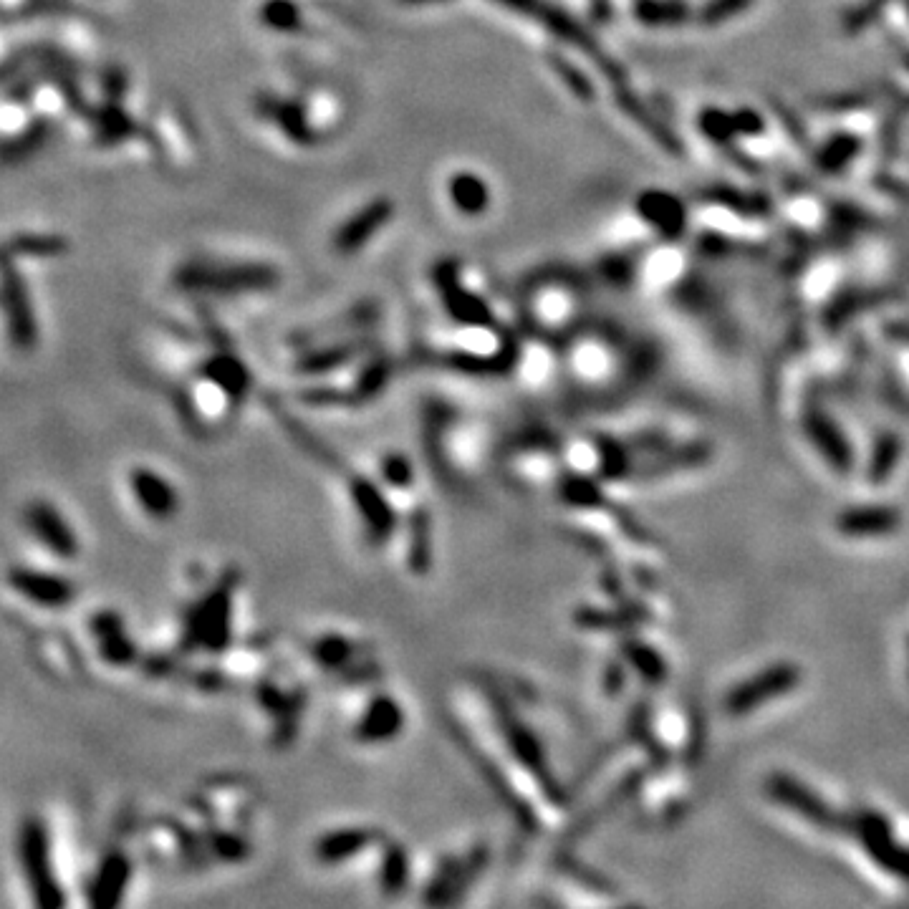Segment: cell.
<instances>
[{
    "instance_id": "obj_1",
    "label": "cell",
    "mask_w": 909,
    "mask_h": 909,
    "mask_svg": "<svg viewBox=\"0 0 909 909\" xmlns=\"http://www.w3.org/2000/svg\"><path fill=\"white\" fill-rule=\"evenodd\" d=\"M495 3L505 6L508 11L518 13V16L533 18V21L541 23V26L546 28V31H551L556 38H561V41H566L569 46H574V48H579V51H584V54H589L591 59L599 64V69L609 76L612 86L627 84V71H624L622 66L612 59V56L601 51L599 43H596V38L591 36V33L586 31V28L581 26L574 16H571V13L561 11L559 6H553V3H548V0H495Z\"/></svg>"
},
{
    "instance_id": "obj_2",
    "label": "cell",
    "mask_w": 909,
    "mask_h": 909,
    "mask_svg": "<svg viewBox=\"0 0 909 909\" xmlns=\"http://www.w3.org/2000/svg\"><path fill=\"white\" fill-rule=\"evenodd\" d=\"M407 730V707L389 690H364L351 713L349 738L364 748L389 745Z\"/></svg>"
},
{
    "instance_id": "obj_3",
    "label": "cell",
    "mask_w": 909,
    "mask_h": 909,
    "mask_svg": "<svg viewBox=\"0 0 909 909\" xmlns=\"http://www.w3.org/2000/svg\"><path fill=\"white\" fill-rule=\"evenodd\" d=\"M23 874L31 887L33 902L38 907L56 909L66 904V894L61 882L54 874V859H51V839H48L46 824L41 819H28L21 829L18 841Z\"/></svg>"
},
{
    "instance_id": "obj_4",
    "label": "cell",
    "mask_w": 909,
    "mask_h": 909,
    "mask_svg": "<svg viewBox=\"0 0 909 909\" xmlns=\"http://www.w3.org/2000/svg\"><path fill=\"white\" fill-rule=\"evenodd\" d=\"M303 652L316 670L336 677H344L346 672L367 675V667L372 665V647L367 639L346 629H321L306 639Z\"/></svg>"
},
{
    "instance_id": "obj_5",
    "label": "cell",
    "mask_w": 909,
    "mask_h": 909,
    "mask_svg": "<svg viewBox=\"0 0 909 909\" xmlns=\"http://www.w3.org/2000/svg\"><path fill=\"white\" fill-rule=\"evenodd\" d=\"M798 682H801V670L796 665H791V662L773 665L753 675L750 680L740 682L735 690H730L723 700V710L733 718H740V715L758 710V705H763V702L776 700V697L791 692Z\"/></svg>"
},
{
    "instance_id": "obj_6",
    "label": "cell",
    "mask_w": 909,
    "mask_h": 909,
    "mask_svg": "<svg viewBox=\"0 0 909 909\" xmlns=\"http://www.w3.org/2000/svg\"><path fill=\"white\" fill-rule=\"evenodd\" d=\"M180 281L190 288H205L218 293L266 291L278 286V273L268 266H190L180 273Z\"/></svg>"
},
{
    "instance_id": "obj_7",
    "label": "cell",
    "mask_w": 909,
    "mask_h": 909,
    "mask_svg": "<svg viewBox=\"0 0 909 909\" xmlns=\"http://www.w3.org/2000/svg\"><path fill=\"white\" fill-rule=\"evenodd\" d=\"M382 841L384 836L372 826H339L314 841V856L321 867H349Z\"/></svg>"
},
{
    "instance_id": "obj_8",
    "label": "cell",
    "mask_w": 909,
    "mask_h": 909,
    "mask_svg": "<svg viewBox=\"0 0 909 909\" xmlns=\"http://www.w3.org/2000/svg\"><path fill=\"white\" fill-rule=\"evenodd\" d=\"M129 490L139 511L152 521H172L182 508V495L165 473L155 468H134L129 473Z\"/></svg>"
},
{
    "instance_id": "obj_9",
    "label": "cell",
    "mask_w": 909,
    "mask_h": 909,
    "mask_svg": "<svg viewBox=\"0 0 909 909\" xmlns=\"http://www.w3.org/2000/svg\"><path fill=\"white\" fill-rule=\"evenodd\" d=\"M854 829L862 839L867 854H872V859L879 867H884V872H892L904 882H909V849L894 841L892 829L884 821V816L864 811L854 819Z\"/></svg>"
},
{
    "instance_id": "obj_10",
    "label": "cell",
    "mask_w": 909,
    "mask_h": 909,
    "mask_svg": "<svg viewBox=\"0 0 909 909\" xmlns=\"http://www.w3.org/2000/svg\"><path fill=\"white\" fill-rule=\"evenodd\" d=\"M435 286L440 291L442 301H445L447 314L455 321L465 326H478V329H490L495 324L493 314L485 306L483 298H478L475 293H470L468 288L460 283L458 268L452 261H442L435 271Z\"/></svg>"
},
{
    "instance_id": "obj_11",
    "label": "cell",
    "mask_w": 909,
    "mask_h": 909,
    "mask_svg": "<svg viewBox=\"0 0 909 909\" xmlns=\"http://www.w3.org/2000/svg\"><path fill=\"white\" fill-rule=\"evenodd\" d=\"M637 213L665 240H680L687 233L685 202L667 190H644L637 197Z\"/></svg>"
},
{
    "instance_id": "obj_12",
    "label": "cell",
    "mask_w": 909,
    "mask_h": 909,
    "mask_svg": "<svg viewBox=\"0 0 909 909\" xmlns=\"http://www.w3.org/2000/svg\"><path fill=\"white\" fill-rule=\"evenodd\" d=\"M768 793H771L773 801L783 803V806H788L791 811H796L798 816H803V819L811 821V824L821 826V829L836 831L841 826L839 816H836L816 793L803 788L801 783L793 781L791 776H783V773L771 776V781H768Z\"/></svg>"
},
{
    "instance_id": "obj_13",
    "label": "cell",
    "mask_w": 909,
    "mask_h": 909,
    "mask_svg": "<svg viewBox=\"0 0 909 909\" xmlns=\"http://www.w3.org/2000/svg\"><path fill=\"white\" fill-rule=\"evenodd\" d=\"M13 589L21 596H26L33 604L43 606V609H64L66 604H71L76 596L74 581L66 576L46 574V571H33V569H13L8 574Z\"/></svg>"
},
{
    "instance_id": "obj_14",
    "label": "cell",
    "mask_w": 909,
    "mask_h": 909,
    "mask_svg": "<svg viewBox=\"0 0 909 909\" xmlns=\"http://www.w3.org/2000/svg\"><path fill=\"white\" fill-rule=\"evenodd\" d=\"M26 521L33 536L54 556H59V559H74L76 553H79V538L71 531L69 521L51 503H46V500L31 503V508L26 511Z\"/></svg>"
},
{
    "instance_id": "obj_15",
    "label": "cell",
    "mask_w": 909,
    "mask_h": 909,
    "mask_svg": "<svg viewBox=\"0 0 909 909\" xmlns=\"http://www.w3.org/2000/svg\"><path fill=\"white\" fill-rule=\"evenodd\" d=\"M899 296V291L889 286H849L844 291L836 293L834 298L829 301V306L824 309V326L826 329L836 331L846 324L854 316L864 314V311H872L884 306V303L894 301Z\"/></svg>"
},
{
    "instance_id": "obj_16",
    "label": "cell",
    "mask_w": 909,
    "mask_h": 909,
    "mask_svg": "<svg viewBox=\"0 0 909 909\" xmlns=\"http://www.w3.org/2000/svg\"><path fill=\"white\" fill-rule=\"evenodd\" d=\"M394 213V205L389 197H379V200L369 202L367 208L359 210L354 218L349 220L346 225H341V230L336 233L334 238V248L336 253L341 256H351V253H357L362 250L384 225L389 223Z\"/></svg>"
},
{
    "instance_id": "obj_17",
    "label": "cell",
    "mask_w": 909,
    "mask_h": 909,
    "mask_svg": "<svg viewBox=\"0 0 909 909\" xmlns=\"http://www.w3.org/2000/svg\"><path fill=\"white\" fill-rule=\"evenodd\" d=\"M91 634L99 644V654L104 662L114 667H127L137 662V644L127 634L122 614L104 609V612L91 617Z\"/></svg>"
},
{
    "instance_id": "obj_18",
    "label": "cell",
    "mask_w": 909,
    "mask_h": 909,
    "mask_svg": "<svg viewBox=\"0 0 909 909\" xmlns=\"http://www.w3.org/2000/svg\"><path fill=\"white\" fill-rule=\"evenodd\" d=\"M129 882H132V862L124 851H109L101 859L96 877L89 884V904L91 907H114L127 894Z\"/></svg>"
},
{
    "instance_id": "obj_19",
    "label": "cell",
    "mask_w": 909,
    "mask_h": 909,
    "mask_svg": "<svg viewBox=\"0 0 909 909\" xmlns=\"http://www.w3.org/2000/svg\"><path fill=\"white\" fill-rule=\"evenodd\" d=\"M614 101H617V107L622 109L629 119L637 122V127L642 129V132H647L649 137L654 139V144H660V147L665 149L667 155H675V157L685 155V147H682L680 137H677V134L672 132V129L667 127V124L662 122V119L657 117L652 109H647V104H644V101L639 99V96L634 94L627 84L614 86Z\"/></svg>"
},
{
    "instance_id": "obj_20",
    "label": "cell",
    "mask_w": 909,
    "mask_h": 909,
    "mask_svg": "<svg viewBox=\"0 0 909 909\" xmlns=\"http://www.w3.org/2000/svg\"><path fill=\"white\" fill-rule=\"evenodd\" d=\"M697 200L715 208H725L743 218H768L773 213V200L763 192H748L740 187H730L718 182V185H707L697 192Z\"/></svg>"
},
{
    "instance_id": "obj_21",
    "label": "cell",
    "mask_w": 909,
    "mask_h": 909,
    "mask_svg": "<svg viewBox=\"0 0 909 909\" xmlns=\"http://www.w3.org/2000/svg\"><path fill=\"white\" fill-rule=\"evenodd\" d=\"M258 112H261L263 117L273 119V122L278 124V129L296 144H303V147L316 144L314 127H311V122L306 119V112H303L301 107H296V104L273 99V96H261V99H258Z\"/></svg>"
},
{
    "instance_id": "obj_22",
    "label": "cell",
    "mask_w": 909,
    "mask_h": 909,
    "mask_svg": "<svg viewBox=\"0 0 909 909\" xmlns=\"http://www.w3.org/2000/svg\"><path fill=\"white\" fill-rule=\"evenodd\" d=\"M899 526V511L894 508H851V511H844L836 521V528H839L844 536H856V538H867V536H887V533H894Z\"/></svg>"
},
{
    "instance_id": "obj_23",
    "label": "cell",
    "mask_w": 909,
    "mask_h": 909,
    "mask_svg": "<svg viewBox=\"0 0 909 909\" xmlns=\"http://www.w3.org/2000/svg\"><path fill=\"white\" fill-rule=\"evenodd\" d=\"M806 432L811 435V440L816 442L819 452L824 455L829 463H834L836 470H849L851 468V450L846 445L844 435L839 432V427L821 412H811L806 415Z\"/></svg>"
},
{
    "instance_id": "obj_24",
    "label": "cell",
    "mask_w": 909,
    "mask_h": 909,
    "mask_svg": "<svg viewBox=\"0 0 909 909\" xmlns=\"http://www.w3.org/2000/svg\"><path fill=\"white\" fill-rule=\"evenodd\" d=\"M634 18L649 28H677L690 23L692 11L685 0H637Z\"/></svg>"
},
{
    "instance_id": "obj_25",
    "label": "cell",
    "mask_w": 909,
    "mask_h": 909,
    "mask_svg": "<svg viewBox=\"0 0 909 909\" xmlns=\"http://www.w3.org/2000/svg\"><path fill=\"white\" fill-rule=\"evenodd\" d=\"M859 152H862V139L851 132H841L816 149L814 160L824 175H841L859 157Z\"/></svg>"
},
{
    "instance_id": "obj_26",
    "label": "cell",
    "mask_w": 909,
    "mask_h": 909,
    "mask_svg": "<svg viewBox=\"0 0 909 909\" xmlns=\"http://www.w3.org/2000/svg\"><path fill=\"white\" fill-rule=\"evenodd\" d=\"M450 197L455 202V208L465 215H480L483 210H488L490 202L488 185L478 175H470V172H460V175L452 177Z\"/></svg>"
},
{
    "instance_id": "obj_27",
    "label": "cell",
    "mask_w": 909,
    "mask_h": 909,
    "mask_svg": "<svg viewBox=\"0 0 909 909\" xmlns=\"http://www.w3.org/2000/svg\"><path fill=\"white\" fill-rule=\"evenodd\" d=\"M697 129L705 139H710L718 147H730L735 142L738 134V124H735V114L725 112L720 107H705L697 117Z\"/></svg>"
},
{
    "instance_id": "obj_28",
    "label": "cell",
    "mask_w": 909,
    "mask_h": 909,
    "mask_svg": "<svg viewBox=\"0 0 909 909\" xmlns=\"http://www.w3.org/2000/svg\"><path fill=\"white\" fill-rule=\"evenodd\" d=\"M697 253H702L705 258H735V256H763L766 250L758 245H745L743 240L725 238L720 233H700L695 240Z\"/></svg>"
},
{
    "instance_id": "obj_29",
    "label": "cell",
    "mask_w": 909,
    "mask_h": 909,
    "mask_svg": "<svg viewBox=\"0 0 909 909\" xmlns=\"http://www.w3.org/2000/svg\"><path fill=\"white\" fill-rule=\"evenodd\" d=\"M892 6V0H862V3H856V6L846 8L841 13V33L844 36H859V33L867 31L869 26L879 21L884 16V11Z\"/></svg>"
},
{
    "instance_id": "obj_30",
    "label": "cell",
    "mask_w": 909,
    "mask_h": 909,
    "mask_svg": "<svg viewBox=\"0 0 909 909\" xmlns=\"http://www.w3.org/2000/svg\"><path fill=\"white\" fill-rule=\"evenodd\" d=\"M899 455H902V442H899L897 435L887 432V435L879 437L877 445H874L872 460H869V478H872V483H884L894 473Z\"/></svg>"
},
{
    "instance_id": "obj_31",
    "label": "cell",
    "mask_w": 909,
    "mask_h": 909,
    "mask_svg": "<svg viewBox=\"0 0 909 909\" xmlns=\"http://www.w3.org/2000/svg\"><path fill=\"white\" fill-rule=\"evenodd\" d=\"M753 3L755 0H707L700 16H697V23L705 28H718L733 21L735 16L745 13L748 8H753Z\"/></svg>"
},
{
    "instance_id": "obj_32",
    "label": "cell",
    "mask_w": 909,
    "mask_h": 909,
    "mask_svg": "<svg viewBox=\"0 0 909 909\" xmlns=\"http://www.w3.org/2000/svg\"><path fill=\"white\" fill-rule=\"evenodd\" d=\"M872 104L869 91H839V94L814 96L808 101V107L819 109V112H856Z\"/></svg>"
},
{
    "instance_id": "obj_33",
    "label": "cell",
    "mask_w": 909,
    "mask_h": 909,
    "mask_svg": "<svg viewBox=\"0 0 909 909\" xmlns=\"http://www.w3.org/2000/svg\"><path fill=\"white\" fill-rule=\"evenodd\" d=\"M624 654L632 660L634 670L642 677H647V680L660 682L665 677V662H662V657L654 649L644 647L642 642H627L624 644Z\"/></svg>"
},
{
    "instance_id": "obj_34",
    "label": "cell",
    "mask_w": 909,
    "mask_h": 909,
    "mask_svg": "<svg viewBox=\"0 0 909 909\" xmlns=\"http://www.w3.org/2000/svg\"><path fill=\"white\" fill-rule=\"evenodd\" d=\"M261 21L276 31H296L301 28V11L291 0H268L261 6Z\"/></svg>"
},
{
    "instance_id": "obj_35",
    "label": "cell",
    "mask_w": 909,
    "mask_h": 909,
    "mask_svg": "<svg viewBox=\"0 0 909 909\" xmlns=\"http://www.w3.org/2000/svg\"><path fill=\"white\" fill-rule=\"evenodd\" d=\"M548 59H551L553 71H556V74L564 79V84L571 89V94L579 96L581 101L594 99V86H591V81L586 79L584 71H579L574 64H569V61H564L561 56H556V54H551Z\"/></svg>"
},
{
    "instance_id": "obj_36",
    "label": "cell",
    "mask_w": 909,
    "mask_h": 909,
    "mask_svg": "<svg viewBox=\"0 0 909 909\" xmlns=\"http://www.w3.org/2000/svg\"><path fill=\"white\" fill-rule=\"evenodd\" d=\"M773 112L778 114V119H781V124H783V129H786V132H788V137H791L793 142L798 144V147L806 149V147H808V142H811V137H808L806 124H803L801 119H798L796 114L791 112V109L783 107V104H781V101H778V99H773Z\"/></svg>"
},
{
    "instance_id": "obj_37",
    "label": "cell",
    "mask_w": 909,
    "mask_h": 909,
    "mask_svg": "<svg viewBox=\"0 0 909 909\" xmlns=\"http://www.w3.org/2000/svg\"><path fill=\"white\" fill-rule=\"evenodd\" d=\"M634 271H637V263H634L632 256H614L601 263V273H604L606 281H614L619 286H627Z\"/></svg>"
},
{
    "instance_id": "obj_38",
    "label": "cell",
    "mask_w": 909,
    "mask_h": 909,
    "mask_svg": "<svg viewBox=\"0 0 909 909\" xmlns=\"http://www.w3.org/2000/svg\"><path fill=\"white\" fill-rule=\"evenodd\" d=\"M735 114V124H738V134H745V137H758V134L766 132V122L758 112L753 109H738Z\"/></svg>"
},
{
    "instance_id": "obj_39",
    "label": "cell",
    "mask_w": 909,
    "mask_h": 909,
    "mask_svg": "<svg viewBox=\"0 0 909 909\" xmlns=\"http://www.w3.org/2000/svg\"><path fill=\"white\" fill-rule=\"evenodd\" d=\"M887 334L909 346V321H897V324L887 326Z\"/></svg>"
},
{
    "instance_id": "obj_40",
    "label": "cell",
    "mask_w": 909,
    "mask_h": 909,
    "mask_svg": "<svg viewBox=\"0 0 909 909\" xmlns=\"http://www.w3.org/2000/svg\"><path fill=\"white\" fill-rule=\"evenodd\" d=\"M402 3H410V6H422V3H440V0H402Z\"/></svg>"
},
{
    "instance_id": "obj_41",
    "label": "cell",
    "mask_w": 909,
    "mask_h": 909,
    "mask_svg": "<svg viewBox=\"0 0 909 909\" xmlns=\"http://www.w3.org/2000/svg\"><path fill=\"white\" fill-rule=\"evenodd\" d=\"M907 13H909V0H907Z\"/></svg>"
}]
</instances>
